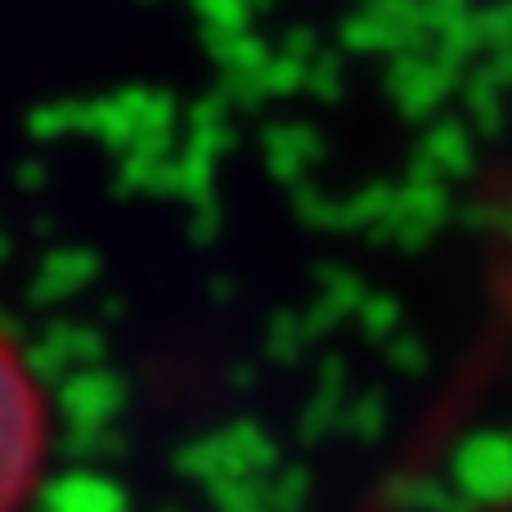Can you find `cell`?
<instances>
[{
    "label": "cell",
    "instance_id": "6da1fadb",
    "mask_svg": "<svg viewBox=\"0 0 512 512\" xmlns=\"http://www.w3.org/2000/svg\"><path fill=\"white\" fill-rule=\"evenodd\" d=\"M32 400H27L18 373L0 360V512L18 495L32 463Z\"/></svg>",
    "mask_w": 512,
    "mask_h": 512
}]
</instances>
